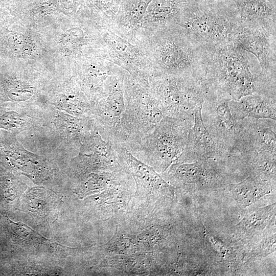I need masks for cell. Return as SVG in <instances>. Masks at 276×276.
<instances>
[{
    "instance_id": "obj_4",
    "label": "cell",
    "mask_w": 276,
    "mask_h": 276,
    "mask_svg": "<svg viewBox=\"0 0 276 276\" xmlns=\"http://www.w3.org/2000/svg\"><path fill=\"white\" fill-rule=\"evenodd\" d=\"M124 78L122 68L109 77L102 95L94 103L93 113L102 137L129 150L134 141L127 111Z\"/></svg>"
},
{
    "instance_id": "obj_13",
    "label": "cell",
    "mask_w": 276,
    "mask_h": 276,
    "mask_svg": "<svg viewBox=\"0 0 276 276\" xmlns=\"http://www.w3.org/2000/svg\"><path fill=\"white\" fill-rule=\"evenodd\" d=\"M220 162L208 159L174 163L162 174L163 177L174 187L185 189L215 186L223 180L216 168Z\"/></svg>"
},
{
    "instance_id": "obj_12",
    "label": "cell",
    "mask_w": 276,
    "mask_h": 276,
    "mask_svg": "<svg viewBox=\"0 0 276 276\" xmlns=\"http://www.w3.org/2000/svg\"><path fill=\"white\" fill-rule=\"evenodd\" d=\"M76 163L83 173L89 171H114L125 167L113 147L104 140L96 127L82 135Z\"/></svg>"
},
{
    "instance_id": "obj_19",
    "label": "cell",
    "mask_w": 276,
    "mask_h": 276,
    "mask_svg": "<svg viewBox=\"0 0 276 276\" xmlns=\"http://www.w3.org/2000/svg\"><path fill=\"white\" fill-rule=\"evenodd\" d=\"M241 25L275 27V9L264 0H232Z\"/></svg>"
},
{
    "instance_id": "obj_1",
    "label": "cell",
    "mask_w": 276,
    "mask_h": 276,
    "mask_svg": "<svg viewBox=\"0 0 276 276\" xmlns=\"http://www.w3.org/2000/svg\"><path fill=\"white\" fill-rule=\"evenodd\" d=\"M205 49L203 81L208 90L235 101L255 94L275 96V80L254 72L261 68L251 54L232 43Z\"/></svg>"
},
{
    "instance_id": "obj_3",
    "label": "cell",
    "mask_w": 276,
    "mask_h": 276,
    "mask_svg": "<svg viewBox=\"0 0 276 276\" xmlns=\"http://www.w3.org/2000/svg\"><path fill=\"white\" fill-rule=\"evenodd\" d=\"M194 121L164 116L130 152L162 174L184 151Z\"/></svg>"
},
{
    "instance_id": "obj_2",
    "label": "cell",
    "mask_w": 276,
    "mask_h": 276,
    "mask_svg": "<svg viewBox=\"0 0 276 276\" xmlns=\"http://www.w3.org/2000/svg\"><path fill=\"white\" fill-rule=\"evenodd\" d=\"M136 44L143 50L153 74L191 77L203 80L205 49L178 25L142 28ZM152 74V75H153Z\"/></svg>"
},
{
    "instance_id": "obj_17",
    "label": "cell",
    "mask_w": 276,
    "mask_h": 276,
    "mask_svg": "<svg viewBox=\"0 0 276 276\" xmlns=\"http://www.w3.org/2000/svg\"><path fill=\"white\" fill-rule=\"evenodd\" d=\"M194 0H152L142 21V28L175 25Z\"/></svg>"
},
{
    "instance_id": "obj_11",
    "label": "cell",
    "mask_w": 276,
    "mask_h": 276,
    "mask_svg": "<svg viewBox=\"0 0 276 276\" xmlns=\"http://www.w3.org/2000/svg\"><path fill=\"white\" fill-rule=\"evenodd\" d=\"M275 28L240 25L232 43L258 59L261 73L275 80Z\"/></svg>"
},
{
    "instance_id": "obj_6",
    "label": "cell",
    "mask_w": 276,
    "mask_h": 276,
    "mask_svg": "<svg viewBox=\"0 0 276 276\" xmlns=\"http://www.w3.org/2000/svg\"><path fill=\"white\" fill-rule=\"evenodd\" d=\"M151 93L164 116L194 118L195 108L203 104L208 89L199 79L155 74L149 77Z\"/></svg>"
},
{
    "instance_id": "obj_20",
    "label": "cell",
    "mask_w": 276,
    "mask_h": 276,
    "mask_svg": "<svg viewBox=\"0 0 276 276\" xmlns=\"http://www.w3.org/2000/svg\"><path fill=\"white\" fill-rule=\"evenodd\" d=\"M271 182L250 174L240 182L228 185L227 190L239 203L249 205L266 194L270 188Z\"/></svg>"
},
{
    "instance_id": "obj_18",
    "label": "cell",
    "mask_w": 276,
    "mask_h": 276,
    "mask_svg": "<svg viewBox=\"0 0 276 276\" xmlns=\"http://www.w3.org/2000/svg\"><path fill=\"white\" fill-rule=\"evenodd\" d=\"M229 108L237 120L246 118L276 120V97L262 95L244 96L229 101Z\"/></svg>"
},
{
    "instance_id": "obj_16",
    "label": "cell",
    "mask_w": 276,
    "mask_h": 276,
    "mask_svg": "<svg viewBox=\"0 0 276 276\" xmlns=\"http://www.w3.org/2000/svg\"><path fill=\"white\" fill-rule=\"evenodd\" d=\"M152 0H122L118 15L109 28L130 42L136 44V34ZM109 28V27H108Z\"/></svg>"
},
{
    "instance_id": "obj_8",
    "label": "cell",
    "mask_w": 276,
    "mask_h": 276,
    "mask_svg": "<svg viewBox=\"0 0 276 276\" xmlns=\"http://www.w3.org/2000/svg\"><path fill=\"white\" fill-rule=\"evenodd\" d=\"M275 120L253 118L240 120L233 156L246 163L250 170H260L275 165Z\"/></svg>"
},
{
    "instance_id": "obj_21",
    "label": "cell",
    "mask_w": 276,
    "mask_h": 276,
    "mask_svg": "<svg viewBox=\"0 0 276 276\" xmlns=\"http://www.w3.org/2000/svg\"><path fill=\"white\" fill-rule=\"evenodd\" d=\"M270 206L260 208L248 214L239 224L240 227L245 228L248 232H253L258 228H262L269 218Z\"/></svg>"
},
{
    "instance_id": "obj_22",
    "label": "cell",
    "mask_w": 276,
    "mask_h": 276,
    "mask_svg": "<svg viewBox=\"0 0 276 276\" xmlns=\"http://www.w3.org/2000/svg\"><path fill=\"white\" fill-rule=\"evenodd\" d=\"M265 1H269L270 2H273L275 3V0H264Z\"/></svg>"
},
{
    "instance_id": "obj_10",
    "label": "cell",
    "mask_w": 276,
    "mask_h": 276,
    "mask_svg": "<svg viewBox=\"0 0 276 276\" xmlns=\"http://www.w3.org/2000/svg\"><path fill=\"white\" fill-rule=\"evenodd\" d=\"M229 99L208 91L201 108L203 124L215 142L232 156L240 132V120L229 108Z\"/></svg>"
},
{
    "instance_id": "obj_15",
    "label": "cell",
    "mask_w": 276,
    "mask_h": 276,
    "mask_svg": "<svg viewBox=\"0 0 276 276\" xmlns=\"http://www.w3.org/2000/svg\"><path fill=\"white\" fill-rule=\"evenodd\" d=\"M202 104L194 109V121L186 148L175 163L195 160H226L232 156L221 148L213 140L205 128L201 116Z\"/></svg>"
},
{
    "instance_id": "obj_14",
    "label": "cell",
    "mask_w": 276,
    "mask_h": 276,
    "mask_svg": "<svg viewBox=\"0 0 276 276\" xmlns=\"http://www.w3.org/2000/svg\"><path fill=\"white\" fill-rule=\"evenodd\" d=\"M102 39L115 63L132 77L148 78L154 73L143 50L123 38L109 28L100 27Z\"/></svg>"
},
{
    "instance_id": "obj_7",
    "label": "cell",
    "mask_w": 276,
    "mask_h": 276,
    "mask_svg": "<svg viewBox=\"0 0 276 276\" xmlns=\"http://www.w3.org/2000/svg\"><path fill=\"white\" fill-rule=\"evenodd\" d=\"M112 145L135 182L136 191L131 202V208L135 214L149 215L161 201L175 199V187L165 180L153 167L137 159L123 146Z\"/></svg>"
},
{
    "instance_id": "obj_5",
    "label": "cell",
    "mask_w": 276,
    "mask_h": 276,
    "mask_svg": "<svg viewBox=\"0 0 276 276\" xmlns=\"http://www.w3.org/2000/svg\"><path fill=\"white\" fill-rule=\"evenodd\" d=\"M199 45L213 48L232 43L240 27L237 12L194 3L176 25Z\"/></svg>"
},
{
    "instance_id": "obj_9",
    "label": "cell",
    "mask_w": 276,
    "mask_h": 276,
    "mask_svg": "<svg viewBox=\"0 0 276 276\" xmlns=\"http://www.w3.org/2000/svg\"><path fill=\"white\" fill-rule=\"evenodd\" d=\"M124 88L134 148L164 116L158 102L150 92L149 79L134 78L124 70Z\"/></svg>"
}]
</instances>
